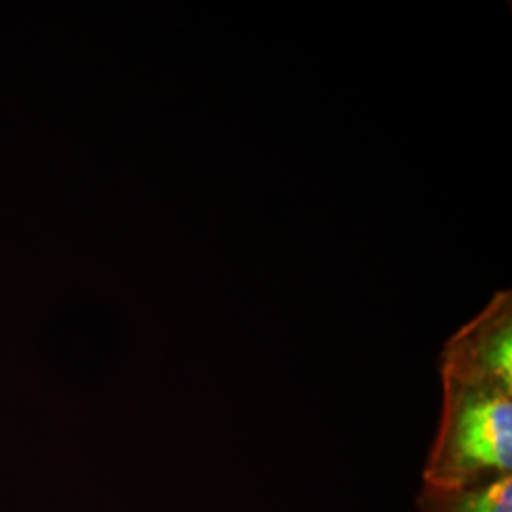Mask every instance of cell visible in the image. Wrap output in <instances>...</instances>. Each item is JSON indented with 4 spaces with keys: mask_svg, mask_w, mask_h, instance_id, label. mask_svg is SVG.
Wrapping results in <instances>:
<instances>
[{
    "mask_svg": "<svg viewBox=\"0 0 512 512\" xmlns=\"http://www.w3.org/2000/svg\"><path fill=\"white\" fill-rule=\"evenodd\" d=\"M442 380V420L423 467V484L465 488L511 476V387L448 374Z\"/></svg>",
    "mask_w": 512,
    "mask_h": 512,
    "instance_id": "obj_1",
    "label": "cell"
},
{
    "mask_svg": "<svg viewBox=\"0 0 512 512\" xmlns=\"http://www.w3.org/2000/svg\"><path fill=\"white\" fill-rule=\"evenodd\" d=\"M416 507L418 512H512V475L465 488L423 484Z\"/></svg>",
    "mask_w": 512,
    "mask_h": 512,
    "instance_id": "obj_2",
    "label": "cell"
}]
</instances>
